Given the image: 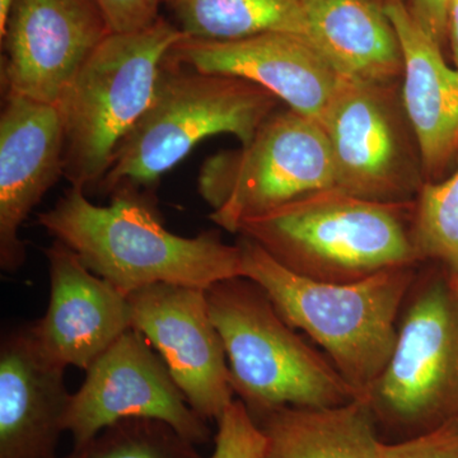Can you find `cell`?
I'll return each mask as SVG.
<instances>
[{
	"label": "cell",
	"instance_id": "cell-1",
	"mask_svg": "<svg viewBox=\"0 0 458 458\" xmlns=\"http://www.w3.org/2000/svg\"><path fill=\"white\" fill-rule=\"evenodd\" d=\"M110 195L111 203L101 207L71 186L55 207L38 214V225L126 297L158 283L208 289L243 278L240 247L225 243L219 232L172 233L155 200L131 183Z\"/></svg>",
	"mask_w": 458,
	"mask_h": 458
},
{
	"label": "cell",
	"instance_id": "cell-2",
	"mask_svg": "<svg viewBox=\"0 0 458 458\" xmlns=\"http://www.w3.org/2000/svg\"><path fill=\"white\" fill-rule=\"evenodd\" d=\"M237 245L243 278L261 286L286 324L318 344L360 399L366 400L393 355L417 267H394L337 284L298 276L245 236Z\"/></svg>",
	"mask_w": 458,
	"mask_h": 458
},
{
	"label": "cell",
	"instance_id": "cell-3",
	"mask_svg": "<svg viewBox=\"0 0 458 458\" xmlns=\"http://www.w3.org/2000/svg\"><path fill=\"white\" fill-rule=\"evenodd\" d=\"M414 204L322 190L247 219L237 234L298 276L348 284L394 267H417L421 259L408 225Z\"/></svg>",
	"mask_w": 458,
	"mask_h": 458
},
{
	"label": "cell",
	"instance_id": "cell-4",
	"mask_svg": "<svg viewBox=\"0 0 458 458\" xmlns=\"http://www.w3.org/2000/svg\"><path fill=\"white\" fill-rule=\"evenodd\" d=\"M279 104L259 84L204 73L167 55L152 102L120 141L98 189L111 194L123 183L148 188L213 135H234L247 146Z\"/></svg>",
	"mask_w": 458,
	"mask_h": 458
},
{
	"label": "cell",
	"instance_id": "cell-5",
	"mask_svg": "<svg viewBox=\"0 0 458 458\" xmlns=\"http://www.w3.org/2000/svg\"><path fill=\"white\" fill-rule=\"evenodd\" d=\"M207 300L225 345L232 387L251 414L284 406L334 408L360 399L252 280L238 276L216 283L207 289Z\"/></svg>",
	"mask_w": 458,
	"mask_h": 458
},
{
	"label": "cell",
	"instance_id": "cell-6",
	"mask_svg": "<svg viewBox=\"0 0 458 458\" xmlns=\"http://www.w3.org/2000/svg\"><path fill=\"white\" fill-rule=\"evenodd\" d=\"M183 38L161 16L146 29L110 33L84 63L56 105L72 188L98 189L120 141L152 102L165 56Z\"/></svg>",
	"mask_w": 458,
	"mask_h": 458
},
{
	"label": "cell",
	"instance_id": "cell-7",
	"mask_svg": "<svg viewBox=\"0 0 458 458\" xmlns=\"http://www.w3.org/2000/svg\"><path fill=\"white\" fill-rule=\"evenodd\" d=\"M328 189L335 172L327 131L289 107L271 114L247 146L209 157L198 179L209 218L236 234L247 219Z\"/></svg>",
	"mask_w": 458,
	"mask_h": 458
},
{
	"label": "cell",
	"instance_id": "cell-8",
	"mask_svg": "<svg viewBox=\"0 0 458 458\" xmlns=\"http://www.w3.org/2000/svg\"><path fill=\"white\" fill-rule=\"evenodd\" d=\"M366 401L376 419L415 436L458 418V300L450 283L415 280L393 355Z\"/></svg>",
	"mask_w": 458,
	"mask_h": 458
},
{
	"label": "cell",
	"instance_id": "cell-9",
	"mask_svg": "<svg viewBox=\"0 0 458 458\" xmlns=\"http://www.w3.org/2000/svg\"><path fill=\"white\" fill-rule=\"evenodd\" d=\"M396 87L343 83L321 123L333 156L335 189L378 203L417 200L426 177Z\"/></svg>",
	"mask_w": 458,
	"mask_h": 458
},
{
	"label": "cell",
	"instance_id": "cell-10",
	"mask_svg": "<svg viewBox=\"0 0 458 458\" xmlns=\"http://www.w3.org/2000/svg\"><path fill=\"white\" fill-rule=\"evenodd\" d=\"M131 418L164 421L198 445L212 439L208 421L189 405L164 360L134 327L86 370L80 390L72 394L65 432L81 445Z\"/></svg>",
	"mask_w": 458,
	"mask_h": 458
},
{
	"label": "cell",
	"instance_id": "cell-11",
	"mask_svg": "<svg viewBox=\"0 0 458 458\" xmlns=\"http://www.w3.org/2000/svg\"><path fill=\"white\" fill-rule=\"evenodd\" d=\"M110 33L96 0H14L0 31L4 96L57 105Z\"/></svg>",
	"mask_w": 458,
	"mask_h": 458
},
{
	"label": "cell",
	"instance_id": "cell-12",
	"mask_svg": "<svg viewBox=\"0 0 458 458\" xmlns=\"http://www.w3.org/2000/svg\"><path fill=\"white\" fill-rule=\"evenodd\" d=\"M128 300L132 327L164 360L189 405L205 420H218L233 403L234 391L207 289L158 283Z\"/></svg>",
	"mask_w": 458,
	"mask_h": 458
},
{
	"label": "cell",
	"instance_id": "cell-13",
	"mask_svg": "<svg viewBox=\"0 0 458 458\" xmlns=\"http://www.w3.org/2000/svg\"><path fill=\"white\" fill-rule=\"evenodd\" d=\"M168 57L204 73L259 84L319 123L346 80L306 36L297 33L267 32L232 41L183 38Z\"/></svg>",
	"mask_w": 458,
	"mask_h": 458
},
{
	"label": "cell",
	"instance_id": "cell-14",
	"mask_svg": "<svg viewBox=\"0 0 458 458\" xmlns=\"http://www.w3.org/2000/svg\"><path fill=\"white\" fill-rule=\"evenodd\" d=\"M50 274L47 312L29 324L45 360L87 370L123 334L132 328L128 297L96 276L60 241L45 250Z\"/></svg>",
	"mask_w": 458,
	"mask_h": 458
},
{
	"label": "cell",
	"instance_id": "cell-15",
	"mask_svg": "<svg viewBox=\"0 0 458 458\" xmlns=\"http://www.w3.org/2000/svg\"><path fill=\"white\" fill-rule=\"evenodd\" d=\"M64 129L56 105L4 96L0 114V267L16 273L27 249L20 229L64 177Z\"/></svg>",
	"mask_w": 458,
	"mask_h": 458
},
{
	"label": "cell",
	"instance_id": "cell-16",
	"mask_svg": "<svg viewBox=\"0 0 458 458\" xmlns=\"http://www.w3.org/2000/svg\"><path fill=\"white\" fill-rule=\"evenodd\" d=\"M65 369L45 360L29 325L0 343V458H59L72 394Z\"/></svg>",
	"mask_w": 458,
	"mask_h": 458
},
{
	"label": "cell",
	"instance_id": "cell-17",
	"mask_svg": "<svg viewBox=\"0 0 458 458\" xmlns=\"http://www.w3.org/2000/svg\"><path fill=\"white\" fill-rule=\"evenodd\" d=\"M399 38L403 71L401 99L417 140L426 182L445 171L458 150V69L443 59L403 0H382Z\"/></svg>",
	"mask_w": 458,
	"mask_h": 458
},
{
	"label": "cell",
	"instance_id": "cell-18",
	"mask_svg": "<svg viewBox=\"0 0 458 458\" xmlns=\"http://www.w3.org/2000/svg\"><path fill=\"white\" fill-rule=\"evenodd\" d=\"M307 38L346 80L394 84L403 77L399 38L376 0H303Z\"/></svg>",
	"mask_w": 458,
	"mask_h": 458
},
{
	"label": "cell",
	"instance_id": "cell-19",
	"mask_svg": "<svg viewBox=\"0 0 458 458\" xmlns=\"http://www.w3.org/2000/svg\"><path fill=\"white\" fill-rule=\"evenodd\" d=\"M251 417L267 439L261 458H381L376 418L366 400L334 408L284 406Z\"/></svg>",
	"mask_w": 458,
	"mask_h": 458
},
{
	"label": "cell",
	"instance_id": "cell-20",
	"mask_svg": "<svg viewBox=\"0 0 458 458\" xmlns=\"http://www.w3.org/2000/svg\"><path fill=\"white\" fill-rule=\"evenodd\" d=\"M164 5L180 31L195 40L232 41L267 32L307 38L303 0H164Z\"/></svg>",
	"mask_w": 458,
	"mask_h": 458
},
{
	"label": "cell",
	"instance_id": "cell-21",
	"mask_svg": "<svg viewBox=\"0 0 458 458\" xmlns=\"http://www.w3.org/2000/svg\"><path fill=\"white\" fill-rule=\"evenodd\" d=\"M59 458H205L198 445L156 419L117 421Z\"/></svg>",
	"mask_w": 458,
	"mask_h": 458
},
{
	"label": "cell",
	"instance_id": "cell-22",
	"mask_svg": "<svg viewBox=\"0 0 458 458\" xmlns=\"http://www.w3.org/2000/svg\"><path fill=\"white\" fill-rule=\"evenodd\" d=\"M411 225L421 260L442 262L458 274V150L456 171L448 179L424 183Z\"/></svg>",
	"mask_w": 458,
	"mask_h": 458
},
{
	"label": "cell",
	"instance_id": "cell-23",
	"mask_svg": "<svg viewBox=\"0 0 458 458\" xmlns=\"http://www.w3.org/2000/svg\"><path fill=\"white\" fill-rule=\"evenodd\" d=\"M216 423V447L210 458L262 457L267 439L242 401L234 400Z\"/></svg>",
	"mask_w": 458,
	"mask_h": 458
},
{
	"label": "cell",
	"instance_id": "cell-24",
	"mask_svg": "<svg viewBox=\"0 0 458 458\" xmlns=\"http://www.w3.org/2000/svg\"><path fill=\"white\" fill-rule=\"evenodd\" d=\"M381 458H458V418L403 442H382Z\"/></svg>",
	"mask_w": 458,
	"mask_h": 458
},
{
	"label": "cell",
	"instance_id": "cell-25",
	"mask_svg": "<svg viewBox=\"0 0 458 458\" xmlns=\"http://www.w3.org/2000/svg\"><path fill=\"white\" fill-rule=\"evenodd\" d=\"M111 31L132 32L153 25L161 14L164 0H96Z\"/></svg>",
	"mask_w": 458,
	"mask_h": 458
},
{
	"label": "cell",
	"instance_id": "cell-26",
	"mask_svg": "<svg viewBox=\"0 0 458 458\" xmlns=\"http://www.w3.org/2000/svg\"><path fill=\"white\" fill-rule=\"evenodd\" d=\"M448 3L450 0H409L406 3L419 26L441 47L447 36Z\"/></svg>",
	"mask_w": 458,
	"mask_h": 458
},
{
	"label": "cell",
	"instance_id": "cell-27",
	"mask_svg": "<svg viewBox=\"0 0 458 458\" xmlns=\"http://www.w3.org/2000/svg\"><path fill=\"white\" fill-rule=\"evenodd\" d=\"M447 35L458 69V0H450L448 3Z\"/></svg>",
	"mask_w": 458,
	"mask_h": 458
},
{
	"label": "cell",
	"instance_id": "cell-28",
	"mask_svg": "<svg viewBox=\"0 0 458 458\" xmlns=\"http://www.w3.org/2000/svg\"><path fill=\"white\" fill-rule=\"evenodd\" d=\"M13 2L14 0H0V31L4 30Z\"/></svg>",
	"mask_w": 458,
	"mask_h": 458
},
{
	"label": "cell",
	"instance_id": "cell-29",
	"mask_svg": "<svg viewBox=\"0 0 458 458\" xmlns=\"http://www.w3.org/2000/svg\"><path fill=\"white\" fill-rule=\"evenodd\" d=\"M452 292L456 295L458 300V274H451V278L448 279Z\"/></svg>",
	"mask_w": 458,
	"mask_h": 458
}]
</instances>
